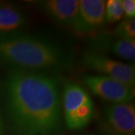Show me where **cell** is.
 <instances>
[{"mask_svg": "<svg viewBox=\"0 0 135 135\" xmlns=\"http://www.w3.org/2000/svg\"><path fill=\"white\" fill-rule=\"evenodd\" d=\"M2 87L15 135H57L62 112L58 78L44 73L11 70Z\"/></svg>", "mask_w": 135, "mask_h": 135, "instance_id": "cell-1", "label": "cell"}, {"mask_svg": "<svg viewBox=\"0 0 135 135\" xmlns=\"http://www.w3.org/2000/svg\"><path fill=\"white\" fill-rule=\"evenodd\" d=\"M71 63V56L49 39L18 31L0 35V65L11 70L50 74Z\"/></svg>", "mask_w": 135, "mask_h": 135, "instance_id": "cell-2", "label": "cell"}, {"mask_svg": "<svg viewBox=\"0 0 135 135\" xmlns=\"http://www.w3.org/2000/svg\"><path fill=\"white\" fill-rule=\"evenodd\" d=\"M62 111L69 130H82L89 125L93 118L94 103L82 86L68 83L62 95Z\"/></svg>", "mask_w": 135, "mask_h": 135, "instance_id": "cell-3", "label": "cell"}, {"mask_svg": "<svg viewBox=\"0 0 135 135\" xmlns=\"http://www.w3.org/2000/svg\"><path fill=\"white\" fill-rule=\"evenodd\" d=\"M81 63L88 69L98 73L99 75L110 77L131 88H134V65L115 60L100 51L92 50L84 52L81 58Z\"/></svg>", "mask_w": 135, "mask_h": 135, "instance_id": "cell-4", "label": "cell"}, {"mask_svg": "<svg viewBox=\"0 0 135 135\" xmlns=\"http://www.w3.org/2000/svg\"><path fill=\"white\" fill-rule=\"evenodd\" d=\"M83 81L91 92L112 104L131 103L134 88L126 86L110 77L102 75H84Z\"/></svg>", "mask_w": 135, "mask_h": 135, "instance_id": "cell-5", "label": "cell"}, {"mask_svg": "<svg viewBox=\"0 0 135 135\" xmlns=\"http://www.w3.org/2000/svg\"><path fill=\"white\" fill-rule=\"evenodd\" d=\"M106 22L105 2L102 0H80L73 29L80 35L95 33Z\"/></svg>", "mask_w": 135, "mask_h": 135, "instance_id": "cell-6", "label": "cell"}, {"mask_svg": "<svg viewBox=\"0 0 135 135\" xmlns=\"http://www.w3.org/2000/svg\"><path fill=\"white\" fill-rule=\"evenodd\" d=\"M104 115L110 128L118 135H133L135 107L131 103L111 104L104 107Z\"/></svg>", "mask_w": 135, "mask_h": 135, "instance_id": "cell-7", "label": "cell"}, {"mask_svg": "<svg viewBox=\"0 0 135 135\" xmlns=\"http://www.w3.org/2000/svg\"><path fill=\"white\" fill-rule=\"evenodd\" d=\"M35 3L54 21L73 27L79 10L78 0H43Z\"/></svg>", "mask_w": 135, "mask_h": 135, "instance_id": "cell-8", "label": "cell"}, {"mask_svg": "<svg viewBox=\"0 0 135 135\" xmlns=\"http://www.w3.org/2000/svg\"><path fill=\"white\" fill-rule=\"evenodd\" d=\"M27 22L25 14L11 5H0V35L17 32Z\"/></svg>", "mask_w": 135, "mask_h": 135, "instance_id": "cell-9", "label": "cell"}, {"mask_svg": "<svg viewBox=\"0 0 135 135\" xmlns=\"http://www.w3.org/2000/svg\"><path fill=\"white\" fill-rule=\"evenodd\" d=\"M107 44L109 51L117 57L130 62L135 59V39L118 38Z\"/></svg>", "mask_w": 135, "mask_h": 135, "instance_id": "cell-10", "label": "cell"}, {"mask_svg": "<svg viewBox=\"0 0 135 135\" xmlns=\"http://www.w3.org/2000/svg\"><path fill=\"white\" fill-rule=\"evenodd\" d=\"M124 16L122 0H108L105 2L106 22L114 23L119 21Z\"/></svg>", "mask_w": 135, "mask_h": 135, "instance_id": "cell-11", "label": "cell"}, {"mask_svg": "<svg viewBox=\"0 0 135 135\" xmlns=\"http://www.w3.org/2000/svg\"><path fill=\"white\" fill-rule=\"evenodd\" d=\"M114 35L119 38L134 39L135 20L125 19L121 21L114 29Z\"/></svg>", "mask_w": 135, "mask_h": 135, "instance_id": "cell-12", "label": "cell"}, {"mask_svg": "<svg viewBox=\"0 0 135 135\" xmlns=\"http://www.w3.org/2000/svg\"><path fill=\"white\" fill-rule=\"evenodd\" d=\"M122 5L126 19H134L135 17L134 0H122Z\"/></svg>", "mask_w": 135, "mask_h": 135, "instance_id": "cell-13", "label": "cell"}, {"mask_svg": "<svg viewBox=\"0 0 135 135\" xmlns=\"http://www.w3.org/2000/svg\"><path fill=\"white\" fill-rule=\"evenodd\" d=\"M0 135H5L4 122H3L1 114H0Z\"/></svg>", "mask_w": 135, "mask_h": 135, "instance_id": "cell-14", "label": "cell"}]
</instances>
